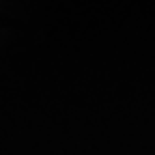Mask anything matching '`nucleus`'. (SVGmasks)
<instances>
[]
</instances>
